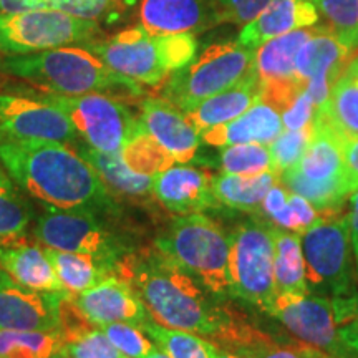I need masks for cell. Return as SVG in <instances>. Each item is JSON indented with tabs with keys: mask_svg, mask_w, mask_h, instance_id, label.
Here are the masks:
<instances>
[{
	"mask_svg": "<svg viewBox=\"0 0 358 358\" xmlns=\"http://www.w3.org/2000/svg\"><path fill=\"white\" fill-rule=\"evenodd\" d=\"M52 358H70V357L66 355L65 352H60V353H57V355H55V357H52Z\"/></svg>",
	"mask_w": 358,
	"mask_h": 358,
	"instance_id": "cell-50",
	"label": "cell"
},
{
	"mask_svg": "<svg viewBox=\"0 0 358 358\" xmlns=\"http://www.w3.org/2000/svg\"><path fill=\"white\" fill-rule=\"evenodd\" d=\"M308 289L327 290L337 299H352L355 287V261L348 214L322 216L301 234ZM358 279V277H357Z\"/></svg>",
	"mask_w": 358,
	"mask_h": 358,
	"instance_id": "cell-10",
	"label": "cell"
},
{
	"mask_svg": "<svg viewBox=\"0 0 358 358\" xmlns=\"http://www.w3.org/2000/svg\"><path fill=\"white\" fill-rule=\"evenodd\" d=\"M146 358H171V357H169V355H168V353H164L163 350H161V348H159V347H156V348H155V350H153V352H151V353H150V355H148Z\"/></svg>",
	"mask_w": 358,
	"mask_h": 358,
	"instance_id": "cell-49",
	"label": "cell"
},
{
	"mask_svg": "<svg viewBox=\"0 0 358 358\" xmlns=\"http://www.w3.org/2000/svg\"><path fill=\"white\" fill-rule=\"evenodd\" d=\"M140 25L156 35L199 34L221 24L216 0H140Z\"/></svg>",
	"mask_w": 358,
	"mask_h": 358,
	"instance_id": "cell-19",
	"label": "cell"
},
{
	"mask_svg": "<svg viewBox=\"0 0 358 358\" xmlns=\"http://www.w3.org/2000/svg\"><path fill=\"white\" fill-rule=\"evenodd\" d=\"M101 214L87 209L47 208L35 224V236L45 248L66 252L88 254L111 264H118L131 250L116 232L106 226Z\"/></svg>",
	"mask_w": 358,
	"mask_h": 358,
	"instance_id": "cell-12",
	"label": "cell"
},
{
	"mask_svg": "<svg viewBox=\"0 0 358 358\" xmlns=\"http://www.w3.org/2000/svg\"><path fill=\"white\" fill-rule=\"evenodd\" d=\"M315 111L324 113L343 136L358 138V55L348 58L329 100Z\"/></svg>",
	"mask_w": 358,
	"mask_h": 358,
	"instance_id": "cell-29",
	"label": "cell"
},
{
	"mask_svg": "<svg viewBox=\"0 0 358 358\" xmlns=\"http://www.w3.org/2000/svg\"><path fill=\"white\" fill-rule=\"evenodd\" d=\"M43 250L55 268L62 287L73 295L100 284L110 275H116L115 266L88 254L66 252L50 248H43Z\"/></svg>",
	"mask_w": 358,
	"mask_h": 358,
	"instance_id": "cell-27",
	"label": "cell"
},
{
	"mask_svg": "<svg viewBox=\"0 0 358 358\" xmlns=\"http://www.w3.org/2000/svg\"><path fill=\"white\" fill-rule=\"evenodd\" d=\"M313 113H315V105H313L312 96L308 95L307 90L303 88L299 96L282 111L280 116L285 129H301L312 123Z\"/></svg>",
	"mask_w": 358,
	"mask_h": 358,
	"instance_id": "cell-44",
	"label": "cell"
},
{
	"mask_svg": "<svg viewBox=\"0 0 358 358\" xmlns=\"http://www.w3.org/2000/svg\"><path fill=\"white\" fill-rule=\"evenodd\" d=\"M2 58H3V57H2V55H0V64H2ZM0 73H2V71H0Z\"/></svg>",
	"mask_w": 358,
	"mask_h": 358,
	"instance_id": "cell-52",
	"label": "cell"
},
{
	"mask_svg": "<svg viewBox=\"0 0 358 358\" xmlns=\"http://www.w3.org/2000/svg\"><path fill=\"white\" fill-rule=\"evenodd\" d=\"M32 216L30 204L6 169L0 168V243L24 234Z\"/></svg>",
	"mask_w": 358,
	"mask_h": 358,
	"instance_id": "cell-34",
	"label": "cell"
},
{
	"mask_svg": "<svg viewBox=\"0 0 358 358\" xmlns=\"http://www.w3.org/2000/svg\"><path fill=\"white\" fill-rule=\"evenodd\" d=\"M256 66V50L236 42L211 43L164 82L163 98L185 113L226 88Z\"/></svg>",
	"mask_w": 358,
	"mask_h": 358,
	"instance_id": "cell-7",
	"label": "cell"
},
{
	"mask_svg": "<svg viewBox=\"0 0 358 358\" xmlns=\"http://www.w3.org/2000/svg\"><path fill=\"white\" fill-rule=\"evenodd\" d=\"M105 37L106 30L98 22L57 8H32L0 15L2 57L30 55L71 45L87 47Z\"/></svg>",
	"mask_w": 358,
	"mask_h": 358,
	"instance_id": "cell-8",
	"label": "cell"
},
{
	"mask_svg": "<svg viewBox=\"0 0 358 358\" xmlns=\"http://www.w3.org/2000/svg\"><path fill=\"white\" fill-rule=\"evenodd\" d=\"M343 169L352 192L358 189V138H343Z\"/></svg>",
	"mask_w": 358,
	"mask_h": 358,
	"instance_id": "cell-45",
	"label": "cell"
},
{
	"mask_svg": "<svg viewBox=\"0 0 358 358\" xmlns=\"http://www.w3.org/2000/svg\"><path fill=\"white\" fill-rule=\"evenodd\" d=\"M103 334L110 342L128 358H146L156 348V343L148 337L145 330L133 324L115 322V324L101 325Z\"/></svg>",
	"mask_w": 358,
	"mask_h": 358,
	"instance_id": "cell-41",
	"label": "cell"
},
{
	"mask_svg": "<svg viewBox=\"0 0 358 358\" xmlns=\"http://www.w3.org/2000/svg\"><path fill=\"white\" fill-rule=\"evenodd\" d=\"M0 268L17 284L40 292H60L58 275L42 248L24 243L22 236L0 243Z\"/></svg>",
	"mask_w": 358,
	"mask_h": 358,
	"instance_id": "cell-23",
	"label": "cell"
},
{
	"mask_svg": "<svg viewBox=\"0 0 358 358\" xmlns=\"http://www.w3.org/2000/svg\"><path fill=\"white\" fill-rule=\"evenodd\" d=\"M64 352L70 358H128L110 342L100 327L69 340Z\"/></svg>",
	"mask_w": 358,
	"mask_h": 358,
	"instance_id": "cell-42",
	"label": "cell"
},
{
	"mask_svg": "<svg viewBox=\"0 0 358 358\" xmlns=\"http://www.w3.org/2000/svg\"><path fill=\"white\" fill-rule=\"evenodd\" d=\"M279 182L277 173H264L257 176H236L221 173L211 178V189L219 204L245 213H259L266 194Z\"/></svg>",
	"mask_w": 358,
	"mask_h": 358,
	"instance_id": "cell-28",
	"label": "cell"
},
{
	"mask_svg": "<svg viewBox=\"0 0 358 358\" xmlns=\"http://www.w3.org/2000/svg\"><path fill=\"white\" fill-rule=\"evenodd\" d=\"M327 27L350 50H358V0H312Z\"/></svg>",
	"mask_w": 358,
	"mask_h": 358,
	"instance_id": "cell-38",
	"label": "cell"
},
{
	"mask_svg": "<svg viewBox=\"0 0 358 358\" xmlns=\"http://www.w3.org/2000/svg\"><path fill=\"white\" fill-rule=\"evenodd\" d=\"M143 330L156 343V347H159L171 358H213L214 343L199 335L168 329V327L155 324L153 320L146 324Z\"/></svg>",
	"mask_w": 358,
	"mask_h": 358,
	"instance_id": "cell-35",
	"label": "cell"
},
{
	"mask_svg": "<svg viewBox=\"0 0 358 358\" xmlns=\"http://www.w3.org/2000/svg\"><path fill=\"white\" fill-rule=\"evenodd\" d=\"M0 71L55 95L105 93L111 96H141L140 83L111 70L87 47L71 45L30 55L3 57Z\"/></svg>",
	"mask_w": 358,
	"mask_h": 358,
	"instance_id": "cell-3",
	"label": "cell"
},
{
	"mask_svg": "<svg viewBox=\"0 0 358 358\" xmlns=\"http://www.w3.org/2000/svg\"><path fill=\"white\" fill-rule=\"evenodd\" d=\"M327 358H347V357H330V355H327Z\"/></svg>",
	"mask_w": 358,
	"mask_h": 358,
	"instance_id": "cell-51",
	"label": "cell"
},
{
	"mask_svg": "<svg viewBox=\"0 0 358 358\" xmlns=\"http://www.w3.org/2000/svg\"><path fill=\"white\" fill-rule=\"evenodd\" d=\"M40 100L57 106L88 146L103 153H122L127 143L141 129L138 116L120 98L105 93L55 95L32 90Z\"/></svg>",
	"mask_w": 358,
	"mask_h": 358,
	"instance_id": "cell-9",
	"label": "cell"
},
{
	"mask_svg": "<svg viewBox=\"0 0 358 358\" xmlns=\"http://www.w3.org/2000/svg\"><path fill=\"white\" fill-rule=\"evenodd\" d=\"M156 248L216 297L232 295L231 236L203 213L174 219Z\"/></svg>",
	"mask_w": 358,
	"mask_h": 358,
	"instance_id": "cell-6",
	"label": "cell"
},
{
	"mask_svg": "<svg viewBox=\"0 0 358 358\" xmlns=\"http://www.w3.org/2000/svg\"><path fill=\"white\" fill-rule=\"evenodd\" d=\"M322 217V213L317 211L303 196L297 192H289V198L284 204L277 209L274 216L268 221L274 222L279 229L295 232V234H303Z\"/></svg>",
	"mask_w": 358,
	"mask_h": 358,
	"instance_id": "cell-39",
	"label": "cell"
},
{
	"mask_svg": "<svg viewBox=\"0 0 358 358\" xmlns=\"http://www.w3.org/2000/svg\"><path fill=\"white\" fill-rule=\"evenodd\" d=\"M216 345L226 348L241 358H327V353L317 350L307 343L284 345L256 327L236 320L224 332Z\"/></svg>",
	"mask_w": 358,
	"mask_h": 358,
	"instance_id": "cell-25",
	"label": "cell"
},
{
	"mask_svg": "<svg viewBox=\"0 0 358 358\" xmlns=\"http://www.w3.org/2000/svg\"><path fill=\"white\" fill-rule=\"evenodd\" d=\"M156 199L179 216L201 214L219 204L211 189V176L203 169L178 164L153 176Z\"/></svg>",
	"mask_w": 358,
	"mask_h": 358,
	"instance_id": "cell-20",
	"label": "cell"
},
{
	"mask_svg": "<svg viewBox=\"0 0 358 358\" xmlns=\"http://www.w3.org/2000/svg\"><path fill=\"white\" fill-rule=\"evenodd\" d=\"M343 138L324 113L315 111L307 150L279 176L289 191L303 196L322 214L337 213L352 194L343 169Z\"/></svg>",
	"mask_w": 358,
	"mask_h": 358,
	"instance_id": "cell-5",
	"label": "cell"
},
{
	"mask_svg": "<svg viewBox=\"0 0 358 358\" xmlns=\"http://www.w3.org/2000/svg\"><path fill=\"white\" fill-rule=\"evenodd\" d=\"M271 315L302 343L330 357L355 358L342 342L337 308L329 297L308 292L277 295Z\"/></svg>",
	"mask_w": 358,
	"mask_h": 358,
	"instance_id": "cell-13",
	"label": "cell"
},
{
	"mask_svg": "<svg viewBox=\"0 0 358 358\" xmlns=\"http://www.w3.org/2000/svg\"><path fill=\"white\" fill-rule=\"evenodd\" d=\"M65 292L24 287L0 268V329L58 330V302Z\"/></svg>",
	"mask_w": 358,
	"mask_h": 358,
	"instance_id": "cell-16",
	"label": "cell"
},
{
	"mask_svg": "<svg viewBox=\"0 0 358 358\" xmlns=\"http://www.w3.org/2000/svg\"><path fill=\"white\" fill-rule=\"evenodd\" d=\"M64 348L58 330L0 329V358H52Z\"/></svg>",
	"mask_w": 358,
	"mask_h": 358,
	"instance_id": "cell-32",
	"label": "cell"
},
{
	"mask_svg": "<svg viewBox=\"0 0 358 358\" xmlns=\"http://www.w3.org/2000/svg\"><path fill=\"white\" fill-rule=\"evenodd\" d=\"M312 34L313 29L292 30L256 48V70L261 83L299 82L295 78V58Z\"/></svg>",
	"mask_w": 358,
	"mask_h": 358,
	"instance_id": "cell-26",
	"label": "cell"
},
{
	"mask_svg": "<svg viewBox=\"0 0 358 358\" xmlns=\"http://www.w3.org/2000/svg\"><path fill=\"white\" fill-rule=\"evenodd\" d=\"M73 297L85 317L96 327L124 322L145 329L151 322L140 295L129 282L118 275H110Z\"/></svg>",
	"mask_w": 358,
	"mask_h": 358,
	"instance_id": "cell-17",
	"label": "cell"
},
{
	"mask_svg": "<svg viewBox=\"0 0 358 358\" xmlns=\"http://www.w3.org/2000/svg\"><path fill=\"white\" fill-rule=\"evenodd\" d=\"M348 224H350V239L355 259V268L358 277V189L350 194V213H348Z\"/></svg>",
	"mask_w": 358,
	"mask_h": 358,
	"instance_id": "cell-46",
	"label": "cell"
},
{
	"mask_svg": "<svg viewBox=\"0 0 358 358\" xmlns=\"http://www.w3.org/2000/svg\"><path fill=\"white\" fill-rule=\"evenodd\" d=\"M312 138V123L301 129H284L274 141L268 145L275 173L279 174L295 166L302 158Z\"/></svg>",
	"mask_w": 358,
	"mask_h": 358,
	"instance_id": "cell-40",
	"label": "cell"
},
{
	"mask_svg": "<svg viewBox=\"0 0 358 358\" xmlns=\"http://www.w3.org/2000/svg\"><path fill=\"white\" fill-rule=\"evenodd\" d=\"M87 48L116 73L140 85L158 87L192 62L198 53V38L194 34L156 35L136 25L106 35Z\"/></svg>",
	"mask_w": 358,
	"mask_h": 358,
	"instance_id": "cell-4",
	"label": "cell"
},
{
	"mask_svg": "<svg viewBox=\"0 0 358 358\" xmlns=\"http://www.w3.org/2000/svg\"><path fill=\"white\" fill-rule=\"evenodd\" d=\"M140 122L145 131L176 163L186 164L196 158L201 133L182 110L164 98H145L140 103Z\"/></svg>",
	"mask_w": 358,
	"mask_h": 358,
	"instance_id": "cell-18",
	"label": "cell"
},
{
	"mask_svg": "<svg viewBox=\"0 0 358 358\" xmlns=\"http://www.w3.org/2000/svg\"><path fill=\"white\" fill-rule=\"evenodd\" d=\"M350 48L327 27L313 29L295 58V78L306 87L315 108L329 100L335 80L350 58Z\"/></svg>",
	"mask_w": 358,
	"mask_h": 358,
	"instance_id": "cell-15",
	"label": "cell"
},
{
	"mask_svg": "<svg viewBox=\"0 0 358 358\" xmlns=\"http://www.w3.org/2000/svg\"><path fill=\"white\" fill-rule=\"evenodd\" d=\"M222 173L236 176H257L264 173H275L268 145L245 143V145L224 146L219 156Z\"/></svg>",
	"mask_w": 358,
	"mask_h": 358,
	"instance_id": "cell-36",
	"label": "cell"
},
{
	"mask_svg": "<svg viewBox=\"0 0 358 358\" xmlns=\"http://www.w3.org/2000/svg\"><path fill=\"white\" fill-rule=\"evenodd\" d=\"M229 272L232 295L272 312L277 299L272 226L245 221L232 232Z\"/></svg>",
	"mask_w": 358,
	"mask_h": 358,
	"instance_id": "cell-11",
	"label": "cell"
},
{
	"mask_svg": "<svg viewBox=\"0 0 358 358\" xmlns=\"http://www.w3.org/2000/svg\"><path fill=\"white\" fill-rule=\"evenodd\" d=\"M77 150L100 174L101 181L108 189L127 196H145L148 192H153V176L133 171L123 159L122 153H103L88 146L87 143H80Z\"/></svg>",
	"mask_w": 358,
	"mask_h": 358,
	"instance_id": "cell-30",
	"label": "cell"
},
{
	"mask_svg": "<svg viewBox=\"0 0 358 358\" xmlns=\"http://www.w3.org/2000/svg\"><path fill=\"white\" fill-rule=\"evenodd\" d=\"M282 116L274 106L259 100L250 108L231 122L217 124L201 133L206 145L216 148L261 143L271 145L284 131Z\"/></svg>",
	"mask_w": 358,
	"mask_h": 358,
	"instance_id": "cell-22",
	"label": "cell"
},
{
	"mask_svg": "<svg viewBox=\"0 0 358 358\" xmlns=\"http://www.w3.org/2000/svg\"><path fill=\"white\" fill-rule=\"evenodd\" d=\"M319 19V10L312 0H268L252 20L243 25L237 42L256 50L268 40L313 27Z\"/></svg>",
	"mask_w": 358,
	"mask_h": 358,
	"instance_id": "cell-21",
	"label": "cell"
},
{
	"mask_svg": "<svg viewBox=\"0 0 358 358\" xmlns=\"http://www.w3.org/2000/svg\"><path fill=\"white\" fill-rule=\"evenodd\" d=\"M340 337L353 355H358V312L352 320L340 327Z\"/></svg>",
	"mask_w": 358,
	"mask_h": 358,
	"instance_id": "cell-47",
	"label": "cell"
},
{
	"mask_svg": "<svg viewBox=\"0 0 358 358\" xmlns=\"http://www.w3.org/2000/svg\"><path fill=\"white\" fill-rule=\"evenodd\" d=\"M268 3V0H216L221 24L245 25Z\"/></svg>",
	"mask_w": 358,
	"mask_h": 358,
	"instance_id": "cell-43",
	"label": "cell"
},
{
	"mask_svg": "<svg viewBox=\"0 0 358 358\" xmlns=\"http://www.w3.org/2000/svg\"><path fill=\"white\" fill-rule=\"evenodd\" d=\"M0 164L17 186L45 208L116 211L100 174L78 151L62 141L24 140L0 145Z\"/></svg>",
	"mask_w": 358,
	"mask_h": 358,
	"instance_id": "cell-1",
	"label": "cell"
},
{
	"mask_svg": "<svg viewBox=\"0 0 358 358\" xmlns=\"http://www.w3.org/2000/svg\"><path fill=\"white\" fill-rule=\"evenodd\" d=\"M24 140L77 141V131L57 106L35 93L0 92V145Z\"/></svg>",
	"mask_w": 358,
	"mask_h": 358,
	"instance_id": "cell-14",
	"label": "cell"
},
{
	"mask_svg": "<svg viewBox=\"0 0 358 358\" xmlns=\"http://www.w3.org/2000/svg\"><path fill=\"white\" fill-rule=\"evenodd\" d=\"M141 123V122H140ZM123 159L133 171L155 176L164 169L171 168L176 161L156 143L141 127L134 136L127 143L122 151Z\"/></svg>",
	"mask_w": 358,
	"mask_h": 358,
	"instance_id": "cell-37",
	"label": "cell"
},
{
	"mask_svg": "<svg viewBox=\"0 0 358 358\" xmlns=\"http://www.w3.org/2000/svg\"><path fill=\"white\" fill-rule=\"evenodd\" d=\"M140 0H45L43 8H57L82 19L95 20L103 29L124 24Z\"/></svg>",
	"mask_w": 358,
	"mask_h": 358,
	"instance_id": "cell-33",
	"label": "cell"
},
{
	"mask_svg": "<svg viewBox=\"0 0 358 358\" xmlns=\"http://www.w3.org/2000/svg\"><path fill=\"white\" fill-rule=\"evenodd\" d=\"M116 275L136 290L155 324L185 330L217 342L236 322L219 306L213 292L158 248L129 252L118 264Z\"/></svg>",
	"mask_w": 358,
	"mask_h": 358,
	"instance_id": "cell-2",
	"label": "cell"
},
{
	"mask_svg": "<svg viewBox=\"0 0 358 358\" xmlns=\"http://www.w3.org/2000/svg\"><path fill=\"white\" fill-rule=\"evenodd\" d=\"M213 358H241V357L214 343V347H213Z\"/></svg>",
	"mask_w": 358,
	"mask_h": 358,
	"instance_id": "cell-48",
	"label": "cell"
},
{
	"mask_svg": "<svg viewBox=\"0 0 358 358\" xmlns=\"http://www.w3.org/2000/svg\"><path fill=\"white\" fill-rule=\"evenodd\" d=\"M261 92L262 83L256 66H254L236 85L208 98V100L201 101L186 115L194 124V128L199 133H203L206 129L231 122V120L245 113L254 103L261 100Z\"/></svg>",
	"mask_w": 358,
	"mask_h": 358,
	"instance_id": "cell-24",
	"label": "cell"
},
{
	"mask_svg": "<svg viewBox=\"0 0 358 358\" xmlns=\"http://www.w3.org/2000/svg\"><path fill=\"white\" fill-rule=\"evenodd\" d=\"M274 234V279L277 295L308 292L301 236L272 226Z\"/></svg>",
	"mask_w": 358,
	"mask_h": 358,
	"instance_id": "cell-31",
	"label": "cell"
}]
</instances>
